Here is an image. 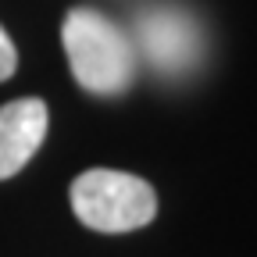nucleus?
<instances>
[{"label":"nucleus","instance_id":"2","mask_svg":"<svg viewBox=\"0 0 257 257\" xmlns=\"http://www.w3.org/2000/svg\"><path fill=\"white\" fill-rule=\"evenodd\" d=\"M72 211L96 232H133L157 214V193L140 175L89 168L72 182Z\"/></svg>","mask_w":257,"mask_h":257},{"label":"nucleus","instance_id":"5","mask_svg":"<svg viewBox=\"0 0 257 257\" xmlns=\"http://www.w3.org/2000/svg\"><path fill=\"white\" fill-rule=\"evenodd\" d=\"M15 68H18V50H15L11 36L4 32V25H0V82L11 79V75H15Z\"/></svg>","mask_w":257,"mask_h":257},{"label":"nucleus","instance_id":"3","mask_svg":"<svg viewBox=\"0 0 257 257\" xmlns=\"http://www.w3.org/2000/svg\"><path fill=\"white\" fill-rule=\"evenodd\" d=\"M136 36H140V47H143L147 61L165 75L189 72L200 61V50H204L197 22L182 8H168V4L147 8L136 22Z\"/></svg>","mask_w":257,"mask_h":257},{"label":"nucleus","instance_id":"1","mask_svg":"<svg viewBox=\"0 0 257 257\" xmlns=\"http://www.w3.org/2000/svg\"><path fill=\"white\" fill-rule=\"evenodd\" d=\"M64 50H68L72 75L86 93L118 96L128 89L136 75V50L125 32L100 11L75 8L64 18Z\"/></svg>","mask_w":257,"mask_h":257},{"label":"nucleus","instance_id":"4","mask_svg":"<svg viewBox=\"0 0 257 257\" xmlns=\"http://www.w3.org/2000/svg\"><path fill=\"white\" fill-rule=\"evenodd\" d=\"M47 104L36 96H22L0 107V179L18 175L32 154H36L47 140Z\"/></svg>","mask_w":257,"mask_h":257}]
</instances>
